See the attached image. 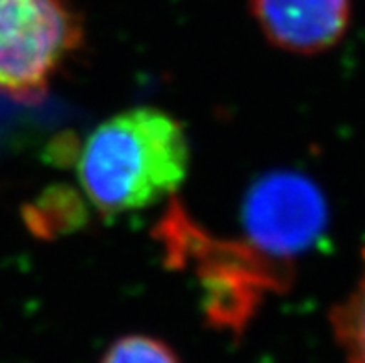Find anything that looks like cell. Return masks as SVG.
<instances>
[{"label":"cell","instance_id":"obj_8","mask_svg":"<svg viewBox=\"0 0 365 363\" xmlns=\"http://www.w3.org/2000/svg\"><path fill=\"white\" fill-rule=\"evenodd\" d=\"M101 363H180L171 347L150 336L132 334L106 350Z\"/></svg>","mask_w":365,"mask_h":363},{"label":"cell","instance_id":"obj_7","mask_svg":"<svg viewBox=\"0 0 365 363\" xmlns=\"http://www.w3.org/2000/svg\"><path fill=\"white\" fill-rule=\"evenodd\" d=\"M83 204L67 189H51L36 204L26 208L24 219L39 237H54L83 223Z\"/></svg>","mask_w":365,"mask_h":363},{"label":"cell","instance_id":"obj_1","mask_svg":"<svg viewBox=\"0 0 365 363\" xmlns=\"http://www.w3.org/2000/svg\"><path fill=\"white\" fill-rule=\"evenodd\" d=\"M190 141L173 116L156 108L120 111L101 123L78 152L76 173L104 215L153 206L184 184Z\"/></svg>","mask_w":365,"mask_h":363},{"label":"cell","instance_id":"obj_6","mask_svg":"<svg viewBox=\"0 0 365 363\" xmlns=\"http://www.w3.org/2000/svg\"><path fill=\"white\" fill-rule=\"evenodd\" d=\"M330 322L345 363H365V269L352 293L334 306Z\"/></svg>","mask_w":365,"mask_h":363},{"label":"cell","instance_id":"obj_3","mask_svg":"<svg viewBox=\"0 0 365 363\" xmlns=\"http://www.w3.org/2000/svg\"><path fill=\"white\" fill-rule=\"evenodd\" d=\"M82 41L67 0H0V93L37 102Z\"/></svg>","mask_w":365,"mask_h":363},{"label":"cell","instance_id":"obj_4","mask_svg":"<svg viewBox=\"0 0 365 363\" xmlns=\"http://www.w3.org/2000/svg\"><path fill=\"white\" fill-rule=\"evenodd\" d=\"M245 241L282 263L323 240L329 204L319 185L297 170H271L252 182L241 204Z\"/></svg>","mask_w":365,"mask_h":363},{"label":"cell","instance_id":"obj_2","mask_svg":"<svg viewBox=\"0 0 365 363\" xmlns=\"http://www.w3.org/2000/svg\"><path fill=\"white\" fill-rule=\"evenodd\" d=\"M167 262L191 269L204 291V313L215 328L245 330L269 293L292 282L289 263L269 257L249 241L217 240L173 203L158 225Z\"/></svg>","mask_w":365,"mask_h":363},{"label":"cell","instance_id":"obj_5","mask_svg":"<svg viewBox=\"0 0 365 363\" xmlns=\"http://www.w3.org/2000/svg\"><path fill=\"white\" fill-rule=\"evenodd\" d=\"M249 8L271 45L302 56L330 51L351 23V0H249Z\"/></svg>","mask_w":365,"mask_h":363}]
</instances>
